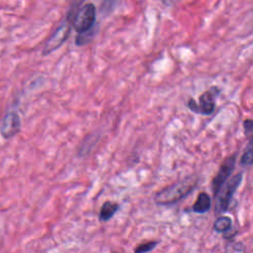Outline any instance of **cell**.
<instances>
[{
    "label": "cell",
    "mask_w": 253,
    "mask_h": 253,
    "mask_svg": "<svg viewBox=\"0 0 253 253\" xmlns=\"http://www.w3.org/2000/svg\"><path fill=\"white\" fill-rule=\"evenodd\" d=\"M198 184L197 176H188L173 185L166 187L156 193L154 202L157 205L169 206L178 203L195 190Z\"/></svg>",
    "instance_id": "obj_1"
},
{
    "label": "cell",
    "mask_w": 253,
    "mask_h": 253,
    "mask_svg": "<svg viewBox=\"0 0 253 253\" xmlns=\"http://www.w3.org/2000/svg\"><path fill=\"white\" fill-rule=\"evenodd\" d=\"M243 179L242 173H237L234 175L225 185H223L216 195V203H215V212L222 213L225 212L228 209L230 201L241 184Z\"/></svg>",
    "instance_id": "obj_2"
},
{
    "label": "cell",
    "mask_w": 253,
    "mask_h": 253,
    "mask_svg": "<svg viewBox=\"0 0 253 253\" xmlns=\"http://www.w3.org/2000/svg\"><path fill=\"white\" fill-rule=\"evenodd\" d=\"M96 20V7L92 3H88L80 7L72 19V26L78 33H85L93 29Z\"/></svg>",
    "instance_id": "obj_3"
},
{
    "label": "cell",
    "mask_w": 253,
    "mask_h": 253,
    "mask_svg": "<svg viewBox=\"0 0 253 253\" xmlns=\"http://www.w3.org/2000/svg\"><path fill=\"white\" fill-rule=\"evenodd\" d=\"M235 160H236V153H234L231 156H228L221 163L218 169V172L216 173V175L212 180V192L214 196L217 195L220 188L224 185L227 178L231 175L235 166Z\"/></svg>",
    "instance_id": "obj_4"
},
{
    "label": "cell",
    "mask_w": 253,
    "mask_h": 253,
    "mask_svg": "<svg viewBox=\"0 0 253 253\" xmlns=\"http://www.w3.org/2000/svg\"><path fill=\"white\" fill-rule=\"evenodd\" d=\"M212 90L213 89L203 93L199 98V104L194 99H190L188 108L194 113L211 115L214 111V94Z\"/></svg>",
    "instance_id": "obj_5"
},
{
    "label": "cell",
    "mask_w": 253,
    "mask_h": 253,
    "mask_svg": "<svg viewBox=\"0 0 253 253\" xmlns=\"http://www.w3.org/2000/svg\"><path fill=\"white\" fill-rule=\"evenodd\" d=\"M21 128L20 116L15 111H9L3 117L0 125V134L3 138L9 139L15 136Z\"/></svg>",
    "instance_id": "obj_6"
},
{
    "label": "cell",
    "mask_w": 253,
    "mask_h": 253,
    "mask_svg": "<svg viewBox=\"0 0 253 253\" xmlns=\"http://www.w3.org/2000/svg\"><path fill=\"white\" fill-rule=\"evenodd\" d=\"M70 33V23L67 20L65 23H62L57 30L54 32V34L50 37V39L46 42V43L43 46L42 54L47 55L51 51L57 49L68 38Z\"/></svg>",
    "instance_id": "obj_7"
},
{
    "label": "cell",
    "mask_w": 253,
    "mask_h": 253,
    "mask_svg": "<svg viewBox=\"0 0 253 253\" xmlns=\"http://www.w3.org/2000/svg\"><path fill=\"white\" fill-rule=\"evenodd\" d=\"M119 207L120 206L117 203H114L111 201L105 202L102 205L100 212H99V220L102 222L110 220L114 216V214L118 211Z\"/></svg>",
    "instance_id": "obj_8"
},
{
    "label": "cell",
    "mask_w": 253,
    "mask_h": 253,
    "mask_svg": "<svg viewBox=\"0 0 253 253\" xmlns=\"http://www.w3.org/2000/svg\"><path fill=\"white\" fill-rule=\"evenodd\" d=\"M211 206V197L207 193H200L195 204L193 205V211L198 213H205L207 212Z\"/></svg>",
    "instance_id": "obj_9"
},
{
    "label": "cell",
    "mask_w": 253,
    "mask_h": 253,
    "mask_svg": "<svg viewBox=\"0 0 253 253\" xmlns=\"http://www.w3.org/2000/svg\"><path fill=\"white\" fill-rule=\"evenodd\" d=\"M98 140V136H96L95 134H90L89 136L85 137L82 140V143L79 147L78 150V155L79 156H86L90 153V151H92L93 147L96 145Z\"/></svg>",
    "instance_id": "obj_10"
},
{
    "label": "cell",
    "mask_w": 253,
    "mask_h": 253,
    "mask_svg": "<svg viewBox=\"0 0 253 253\" xmlns=\"http://www.w3.org/2000/svg\"><path fill=\"white\" fill-rule=\"evenodd\" d=\"M241 166H250L253 164V136L249 138L246 148L240 158Z\"/></svg>",
    "instance_id": "obj_11"
},
{
    "label": "cell",
    "mask_w": 253,
    "mask_h": 253,
    "mask_svg": "<svg viewBox=\"0 0 253 253\" xmlns=\"http://www.w3.org/2000/svg\"><path fill=\"white\" fill-rule=\"evenodd\" d=\"M231 224L232 221L229 216H220L213 222V229L217 232H226L230 229Z\"/></svg>",
    "instance_id": "obj_12"
},
{
    "label": "cell",
    "mask_w": 253,
    "mask_h": 253,
    "mask_svg": "<svg viewBox=\"0 0 253 253\" xmlns=\"http://www.w3.org/2000/svg\"><path fill=\"white\" fill-rule=\"evenodd\" d=\"M158 244V241H147L138 244L134 248V253H148L152 251Z\"/></svg>",
    "instance_id": "obj_13"
},
{
    "label": "cell",
    "mask_w": 253,
    "mask_h": 253,
    "mask_svg": "<svg viewBox=\"0 0 253 253\" xmlns=\"http://www.w3.org/2000/svg\"><path fill=\"white\" fill-rule=\"evenodd\" d=\"M120 2V0H104L101 6V12L104 15L109 14L114 10V8L117 6V4Z\"/></svg>",
    "instance_id": "obj_14"
},
{
    "label": "cell",
    "mask_w": 253,
    "mask_h": 253,
    "mask_svg": "<svg viewBox=\"0 0 253 253\" xmlns=\"http://www.w3.org/2000/svg\"><path fill=\"white\" fill-rule=\"evenodd\" d=\"M243 128H244V133L245 136L249 139L250 137L253 136V120L247 119L243 122Z\"/></svg>",
    "instance_id": "obj_15"
},
{
    "label": "cell",
    "mask_w": 253,
    "mask_h": 253,
    "mask_svg": "<svg viewBox=\"0 0 253 253\" xmlns=\"http://www.w3.org/2000/svg\"><path fill=\"white\" fill-rule=\"evenodd\" d=\"M179 0H162V2L165 4V5H167V6H170V5H173V4H175L176 2H178Z\"/></svg>",
    "instance_id": "obj_16"
}]
</instances>
